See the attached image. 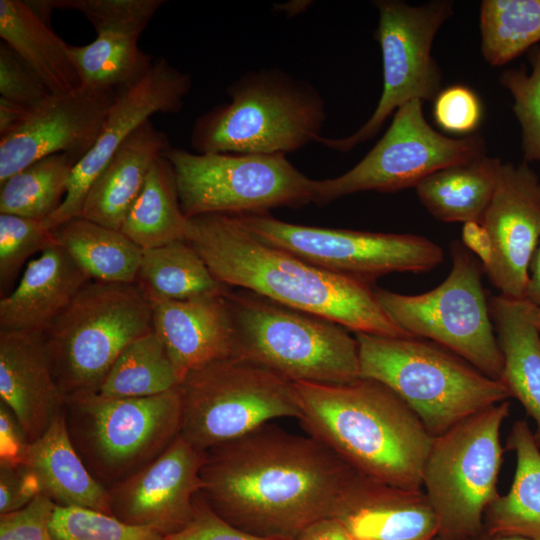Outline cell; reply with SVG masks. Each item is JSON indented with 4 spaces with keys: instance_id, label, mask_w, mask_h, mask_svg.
Segmentation results:
<instances>
[{
    "instance_id": "cell-30",
    "label": "cell",
    "mask_w": 540,
    "mask_h": 540,
    "mask_svg": "<svg viewBox=\"0 0 540 540\" xmlns=\"http://www.w3.org/2000/svg\"><path fill=\"white\" fill-rule=\"evenodd\" d=\"M192 223L182 212L174 169L161 156L128 211L121 232L143 250L188 241Z\"/></svg>"
},
{
    "instance_id": "cell-12",
    "label": "cell",
    "mask_w": 540,
    "mask_h": 540,
    "mask_svg": "<svg viewBox=\"0 0 540 540\" xmlns=\"http://www.w3.org/2000/svg\"><path fill=\"white\" fill-rule=\"evenodd\" d=\"M164 155L174 169L180 206L189 219L266 214L314 201V179L285 155L193 153L172 146Z\"/></svg>"
},
{
    "instance_id": "cell-14",
    "label": "cell",
    "mask_w": 540,
    "mask_h": 540,
    "mask_svg": "<svg viewBox=\"0 0 540 540\" xmlns=\"http://www.w3.org/2000/svg\"><path fill=\"white\" fill-rule=\"evenodd\" d=\"M233 216L260 241L367 283L392 272H427L443 260L442 248L420 235L298 225L268 213Z\"/></svg>"
},
{
    "instance_id": "cell-21",
    "label": "cell",
    "mask_w": 540,
    "mask_h": 540,
    "mask_svg": "<svg viewBox=\"0 0 540 540\" xmlns=\"http://www.w3.org/2000/svg\"><path fill=\"white\" fill-rule=\"evenodd\" d=\"M353 540H435L436 516L423 490L389 485L357 473L332 516Z\"/></svg>"
},
{
    "instance_id": "cell-36",
    "label": "cell",
    "mask_w": 540,
    "mask_h": 540,
    "mask_svg": "<svg viewBox=\"0 0 540 540\" xmlns=\"http://www.w3.org/2000/svg\"><path fill=\"white\" fill-rule=\"evenodd\" d=\"M481 51L501 66L540 41V0H484L480 6Z\"/></svg>"
},
{
    "instance_id": "cell-46",
    "label": "cell",
    "mask_w": 540,
    "mask_h": 540,
    "mask_svg": "<svg viewBox=\"0 0 540 540\" xmlns=\"http://www.w3.org/2000/svg\"><path fill=\"white\" fill-rule=\"evenodd\" d=\"M29 442L11 410L0 402V464L24 463Z\"/></svg>"
},
{
    "instance_id": "cell-49",
    "label": "cell",
    "mask_w": 540,
    "mask_h": 540,
    "mask_svg": "<svg viewBox=\"0 0 540 540\" xmlns=\"http://www.w3.org/2000/svg\"><path fill=\"white\" fill-rule=\"evenodd\" d=\"M29 109L0 98V137L16 129Z\"/></svg>"
},
{
    "instance_id": "cell-8",
    "label": "cell",
    "mask_w": 540,
    "mask_h": 540,
    "mask_svg": "<svg viewBox=\"0 0 540 540\" xmlns=\"http://www.w3.org/2000/svg\"><path fill=\"white\" fill-rule=\"evenodd\" d=\"M65 421L91 475L109 489L160 456L180 435V387L147 397L66 398Z\"/></svg>"
},
{
    "instance_id": "cell-18",
    "label": "cell",
    "mask_w": 540,
    "mask_h": 540,
    "mask_svg": "<svg viewBox=\"0 0 540 540\" xmlns=\"http://www.w3.org/2000/svg\"><path fill=\"white\" fill-rule=\"evenodd\" d=\"M203 451L181 434L156 459L108 489L112 516L165 537L190 521L201 492Z\"/></svg>"
},
{
    "instance_id": "cell-35",
    "label": "cell",
    "mask_w": 540,
    "mask_h": 540,
    "mask_svg": "<svg viewBox=\"0 0 540 540\" xmlns=\"http://www.w3.org/2000/svg\"><path fill=\"white\" fill-rule=\"evenodd\" d=\"M76 164L56 154L12 175L0 185V213L45 221L62 204Z\"/></svg>"
},
{
    "instance_id": "cell-23",
    "label": "cell",
    "mask_w": 540,
    "mask_h": 540,
    "mask_svg": "<svg viewBox=\"0 0 540 540\" xmlns=\"http://www.w3.org/2000/svg\"><path fill=\"white\" fill-rule=\"evenodd\" d=\"M90 280L63 247L43 251L0 300V330L45 333Z\"/></svg>"
},
{
    "instance_id": "cell-42",
    "label": "cell",
    "mask_w": 540,
    "mask_h": 540,
    "mask_svg": "<svg viewBox=\"0 0 540 540\" xmlns=\"http://www.w3.org/2000/svg\"><path fill=\"white\" fill-rule=\"evenodd\" d=\"M50 94L33 70L6 43L0 44V98L31 109Z\"/></svg>"
},
{
    "instance_id": "cell-32",
    "label": "cell",
    "mask_w": 540,
    "mask_h": 540,
    "mask_svg": "<svg viewBox=\"0 0 540 540\" xmlns=\"http://www.w3.org/2000/svg\"><path fill=\"white\" fill-rule=\"evenodd\" d=\"M136 283L149 300H185L228 291L187 241L143 250Z\"/></svg>"
},
{
    "instance_id": "cell-44",
    "label": "cell",
    "mask_w": 540,
    "mask_h": 540,
    "mask_svg": "<svg viewBox=\"0 0 540 540\" xmlns=\"http://www.w3.org/2000/svg\"><path fill=\"white\" fill-rule=\"evenodd\" d=\"M166 540H272L243 531L225 521L207 504L201 493L194 500L193 515L179 532Z\"/></svg>"
},
{
    "instance_id": "cell-25",
    "label": "cell",
    "mask_w": 540,
    "mask_h": 540,
    "mask_svg": "<svg viewBox=\"0 0 540 540\" xmlns=\"http://www.w3.org/2000/svg\"><path fill=\"white\" fill-rule=\"evenodd\" d=\"M23 465L36 477L40 493L57 506L112 515L108 489L91 475L74 448L64 410L40 438L29 443Z\"/></svg>"
},
{
    "instance_id": "cell-3",
    "label": "cell",
    "mask_w": 540,
    "mask_h": 540,
    "mask_svg": "<svg viewBox=\"0 0 540 540\" xmlns=\"http://www.w3.org/2000/svg\"><path fill=\"white\" fill-rule=\"evenodd\" d=\"M306 434L356 472L411 490H422L434 437L390 388L359 378L344 384L294 383Z\"/></svg>"
},
{
    "instance_id": "cell-10",
    "label": "cell",
    "mask_w": 540,
    "mask_h": 540,
    "mask_svg": "<svg viewBox=\"0 0 540 540\" xmlns=\"http://www.w3.org/2000/svg\"><path fill=\"white\" fill-rule=\"evenodd\" d=\"M452 267L431 291L405 295L376 289L386 314L412 337L430 340L490 378L501 380L503 355L482 284V264L460 243L451 244Z\"/></svg>"
},
{
    "instance_id": "cell-33",
    "label": "cell",
    "mask_w": 540,
    "mask_h": 540,
    "mask_svg": "<svg viewBox=\"0 0 540 540\" xmlns=\"http://www.w3.org/2000/svg\"><path fill=\"white\" fill-rule=\"evenodd\" d=\"M80 87L119 94L139 83L154 59L138 46V38L101 33L84 46L68 45Z\"/></svg>"
},
{
    "instance_id": "cell-9",
    "label": "cell",
    "mask_w": 540,
    "mask_h": 540,
    "mask_svg": "<svg viewBox=\"0 0 540 540\" xmlns=\"http://www.w3.org/2000/svg\"><path fill=\"white\" fill-rule=\"evenodd\" d=\"M510 403L503 401L434 437L422 490L436 516L438 540H466L484 532V514L499 496L503 448L500 430Z\"/></svg>"
},
{
    "instance_id": "cell-52",
    "label": "cell",
    "mask_w": 540,
    "mask_h": 540,
    "mask_svg": "<svg viewBox=\"0 0 540 540\" xmlns=\"http://www.w3.org/2000/svg\"><path fill=\"white\" fill-rule=\"evenodd\" d=\"M534 319H535L536 326L540 332V310L537 309L536 307H535V312H534Z\"/></svg>"
},
{
    "instance_id": "cell-19",
    "label": "cell",
    "mask_w": 540,
    "mask_h": 540,
    "mask_svg": "<svg viewBox=\"0 0 540 540\" xmlns=\"http://www.w3.org/2000/svg\"><path fill=\"white\" fill-rule=\"evenodd\" d=\"M481 224L491 244L484 272L500 295L524 299L530 263L540 242V178L528 163H503Z\"/></svg>"
},
{
    "instance_id": "cell-38",
    "label": "cell",
    "mask_w": 540,
    "mask_h": 540,
    "mask_svg": "<svg viewBox=\"0 0 540 540\" xmlns=\"http://www.w3.org/2000/svg\"><path fill=\"white\" fill-rule=\"evenodd\" d=\"M164 0H53L55 9L80 12L97 34L114 33L138 38Z\"/></svg>"
},
{
    "instance_id": "cell-43",
    "label": "cell",
    "mask_w": 540,
    "mask_h": 540,
    "mask_svg": "<svg viewBox=\"0 0 540 540\" xmlns=\"http://www.w3.org/2000/svg\"><path fill=\"white\" fill-rule=\"evenodd\" d=\"M56 504L38 494L26 506L0 514V540H52L50 523Z\"/></svg>"
},
{
    "instance_id": "cell-31",
    "label": "cell",
    "mask_w": 540,
    "mask_h": 540,
    "mask_svg": "<svg viewBox=\"0 0 540 540\" xmlns=\"http://www.w3.org/2000/svg\"><path fill=\"white\" fill-rule=\"evenodd\" d=\"M63 247L95 281L136 283L143 249L121 231L83 217L53 229Z\"/></svg>"
},
{
    "instance_id": "cell-40",
    "label": "cell",
    "mask_w": 540,
    "mask_h": 540,
    "mask_svg": "<svg viewBox=\"0 0 540 540\" xmlns=\"http://www.w3.org/2000/svg\"><path fill=\"white\" fill-rule=\"evenodd\" d=\"M531 73L510 69L500 82L514 99L513 111L522 129V150L526 163L540 162V47L530 53Z\"/></svg>"
},
{
    "instance_id": "cell-13",
    "label": "cell",
    "mask_w": 540,
    "mask_h": 540,
    "mask_svg": "<svg viewBox=\"0 0 540 540\" xmlns=\"http://www.w3.org/2000/svg\"><path fill=\"white\" fill-rule=\"evenodd\" d=\"M422 101L413 100L394 113L382 138L353 168L330 179L314 180V203L328 204L363 191L391 193L416 187L430 174L486 155L478 134L447 137L433 129Z\"/></svg>"
},
{
    "instance_id": "cell-50",
    "label": "cell",
    "mask_w": 540,
    "mask_h": 540,
    "mask_svg": "<svg viewBox=\"0 0 540 540\" xmlns=\"http://www.w3.org/2000/svg\"><path fill=\"white\" fill-rule=\"evenodd\" d=\"M524 299L540 310V242L530 263Z\"/></svg>"
},
{
    "instance_id": "cell-47",
    "label": "cell",
    "mask_w": 540,
    "mask_h": 540,
    "mask_svg": "<svg viewBox=\"0 0 540 540\" xmlns=\"http://www.w3.org/2000/svg\"><path fill=\"white\" fill-rule=\"evenodd\" d=\"M462 243L469 250L476 253L482 267H486L491 258V244L488 234L478 221L463 224Z\"/></svg>"
},
{
    "instance_id": "cell-48",
    "label": "cell",
    "mask_w": 540,
    "mask_h": 540,
    "mask_svg": "<svg viewBox=\"0 0 540 540\" xmlns=\"http://www.w3.org/2000/svg\"><path fill=\"white\" fill-rule=\"evenodd\" d=\"M295 540H353V538L336 519L327 517L310 524Z\"/></svg>"
},
{
    "instance_id": "cell-17",
    "label": "cell",
    "mask_w": 540,
    "mask_h": 540,
    "mask_svg": "<svg viewBox=\"0 0 540 540\" xmlns=\"http://www.w3.org/2000/svg\"><path fill=\"white\" fill-rule=\"evenodd\" d=\"M118 94L83 87L50 94L0 137V185L32 163L65 154L77 163L96 141Z\"/></svg>"
},
{
    "instance_id": "cell-39",
    "label": "cell",
    "mask_w": 540,
    "mask_h": 540,
    "mask_svg": "<svg viewBox=\"0 0 540 540\" xmlns=\"http://www.w3.org/2000/svg\"><path fill=\"white\" fill-rule=\"evenodd\" d=\"M59 246L54 230L44 221L0 213V286L3 292L28 257Z\"/></svg>"
},
{
    "instance_id": "cell-53",
    "label": "cell",
    "mask_w": 540,
    "mask_h": 540,
    "mask_svg": "<svg viewBox=\"0 0 540 540\" xmlns=\"http://www.w3.org/2000/svg\"><path fill=\"white\" fill-rule=\"evenodd\" d=\"M435 540H438L437 538Z\"/></svg>"
},
{
    "instance_id": "cell-6",
    "label": "cell",
    "mask_w": 540,
    "mask_h": 540,
    "mask_svg": "<svg viewBox=\"0 0 540 540\" xmlns=\"http://www.w3.org/2000/svg\"><path fill=\"white\" fill-rule=\"evenodd\" d=\"M235 355L290 382L344 384L360 378L358 343L345 327L250 291H228Z\"/></svg>"
},
{
    "instance_id": "cell-11",
    "label": "cell",
    "mask_w": 540,
    "mask_h": 540,
    "mask_svg": "<svg viewBox=\"0 0 540 540\" xmlns=\"http://www.w3.org/2000/svg\"><path fill=\"white\" fill-rule=\"evenodd\" d=\"M179 387L183 400L180 434L203 451L274 419L300 415L293 382L237 357L190 372Z\"/></svg>"
},
{
    "instance_id": "cell-24",
    "label": "cell",
    "mask_w": 540,
    "mask_h": 540,
    "mask_svg": "<svg viewBox=\"0 0 540 540\" xmlns=\"http://www.w3.org/2000/svg\"><path fill=\"white\" fill-rule=\"evenodd\" d=\"M165 132L150 120L144 122L120 146L91 185L80 216L121 231L148 173L170 147Z\"/></svg>"
},
{
    "instance_id": "cell-29",
    "label": "cell",
    "mask_w": 540,
    "mask_h": 540,
    "mask_svg": "<svg viewBox=\"0 0 540 540\" xmlns=\"http://www.w3.org/2000/svg\"><path fill=\"white\" fill-rule=\"evenodd\" d=\"M516 455L512 485L486 509L484 532L540 540V448L524 421H516L507 439Z\"/></svg>"
},
{
    "instance_id": "cell-1",
    "label": "cell",
    "mask_w": 540,
    "mask_h": 540,
    "mask_svg": "<svg viewBox=\"0 0 540 540\" xmlns=\"http://www.w3.org/2000/svg\"><path fill=\"white\" fill-rule=\"evenodd\" d=\"M356 472L317 439L266 423L206 451L201 495L233 526L295 540L331 517Z\"/></svg>"
},
{
    "instance_id": "cell-2",
    "label": "cell",
    "mask_w": 540,
    "mask_h": 540,
    "mask_svg": "<svg viewBox=\"0 0 540 540\" xmlns=\"http://www.w3.org/2000/svg\"><path fill=\"white\" fill-rule=\"evenodd\" d=\"M188 243L214 277L347 330L412 337L386 314L369 283L311 264L248 232L231 214L190 218Z\"/></svg>"
},
{
    "instance_id": "cell-51",
    "label": "cell",
    "mask_w": 540,
    "mask_h": 540,
    "mask_svg": "<svg viewBox=\"0 0 540 540\" xmlns=\"http://www.w3.org/2000/svg\"><path fill=\"white\" fill-rule=\"evenodd\" d=\"M466 540H529V539L522 536H518V535L488 534V533L483 532L476 537L466 539Z\"/></svg>"
},
{
    "instance_id": "cell-7",
    "label": "cell",
    "mask_w": 540,
    "mask_h": 540,
    "mask_svg": "<svg viewBox=\"0 0 540 540\" xmlns=\"http://www.w3.org/2000/svg\"><path fill=\"white\" fill-rule=\"evenodd\" d=\"M152 330L137 283L90 281L44 333L56 383L66 398L98 393L123 349Z\"/></svg>"
},
{
    "instance_id": "cell-16",
    "label": "cell",
    "mask_w": 540,
    "mask_h": 540,
    "mask_svg": "<svg viewBox=\"0 0 540 540\" xmlns=\"http://www.w3.org/2000/svg\"><path fill=\"white\" fill-rule=\"evenodd\" d=\"M191 87L189 74L159 57L139 83L119 93L93 146L74 166L62 204L45 225L53 230L80 217L91 185L120 146L153 114L179 112Z\"/></svg>"
},
{
    "instance_id": "cell-15",
    "label": "cell",
    "mask_w": 540,
    "mask_h": 540,
    "mask_svg": "<svg viewBox=\"0 0 540 540\" xmlns=\"http://www.w3.org/2000/svg\"><path fill=\"white\" fill-rule=\"evenodd\" d=\"M379 13L374 33L383 63V90L370 118L353 134L339 139L323 138L327 147L346 152L374 137L392 113L413 100H434L441 90L442 75L432 57L434 38L452 15L446 0L411 6L397 0L374 2Z\"/></svg>"
},
{
    "instance_id": "cell-5",
    "label": "cell",
    "mask_w": 540,
    "mask_h": 540,
    "mask_svg": "<svg viewBox=\"0 0 540 540\" xmlns=\"http://www.w3.org/2000/svg\"><path fill=\"white\" fill-rule=\"evenodd\" d=\"M355 338L360 378L390 388L433 437L511 397L501 380L433 342L365 333Z\"/></svg>"
},
{
    "instance_id": "cell-27",
    "label": "cell",
    "mask_w": 540,
    "mask_h": 540,
    "mask_svg": "<svg viewBox=\"0 0 540 540\" xmlns=\"http://www.w3.org/2000/svg\"><path fill=\"white\" fill-rule=\"evenodd\" d=\"M503 163L482 157L442 168L416 187L422 205L437 220L481 222L495 193Z\"/></svg>"
},
{
    "instance_id": "cell-41",
    "label": "cell",
    "mask_w": 540,
    "mask_h": 540,
    "mask_svg": "<svg viewBox=\"0 0 540 540\" xmlns=\"http://www.w3.org/2000/svg\"><path fill=\"white\" fill-rule=\"evenodd\" d=\"M433 118L445 132L472 135L483 118L482 102L470 87L454 84L440 90L434 98Z\"/></svg>"
},
{
    "instance_id": "cell-20",
    "label": "cell",
    "mask_w": 540,
    "mask_h": 540,
    "mask_svg": "<svg viewBox=\"0 0 540 540\" xmlns=\"http://www.w3.org/2000/svg\"><path fill=\"white\" fill-rule=\"evenodd\" d=\"M228 291L185 300H149L153 331L167 350L179 384L194 370L234 357Z\"/></svg>"
},
{
    "instance_id": "cell-34",
    "label": "cell",
    "mask_w": 540,
    "mask_h": 540,
    "mask_svg": "<svg viewBox=\"0 0 540 540\" xmlns=\"http://www.w3.org/2000/svg\"><path fill=\"white\" fill-rule=\"evenodd\" d=\"M178 386L167 350L152 330L123 349L98 393L114 398L147 397Z\"/></svg>"
},
{
    "instance_id": "cell-4",
    "label": "cell",
    "mask_w": 540,
    "mask_h": 540,
    "mask_svg": "<svg viewBox=\"0 0 540 540\" xmlns=\"http://www.w3.org/2000/svg\"><path fill=\"white\" fill-rule=\"evenodd\" d=\"M227 94L230 101L194 122L196 153L286 155L322 137L325 100L308 81L279 68L250 70Z\"/></svg>"
},
{
    "instance_id": "cell-22",
    "label": "cell",
    "mask_w": 540,
    "mask_h": 540,
    "mask_svg": "<svg viewBox=\"0 0 540 540\" xmlns=\"http://www.w3.org/2000/svg\"><path fill=\"white\" fill-rule=\"evenodd\" d=\"M0 398L29 443L64 410L66 396L53 376L44 333L0 330Z\"/></svg>"
},
{
    "instance_id": "cell-26",
    "label": "cell",
    "mask_w": 540,
    "mask_h": 540,
    "mask_svg": "<svg viewBox=\"0 0 540 540\" xmlns=\"http://www.w3.org/2000/svg\"><path fill=\"white\" fill-rule=\"evenodd\" d=\"M489 310L503 355L501 381L536 424L533 436L540 448V332L535 307L525 299L499 295Z\"/></svg>"
},
{
    "instance_id": "cell-45",
    "label": "cell",
    "mask_w": 540,
    "mask_h": 540,
    "mask_svg": "<svg viewBox=\"0 0 540 540\" xmlns=\"http://www.w3.org/2000/svg\"><path fill=\"white\" fill-rule=\"evenodd\" d=\"M38 494V481L25 465L0 464V514L26 506Z\"/></svg>"
},
{
    "instance_id": "cell-28",
    "label": "cell",
    "mask_w": 540,
    "mask_h": 540,
    "mask_svg": "<svg viewBox=\"0 0 540 540\" xmlns=\"http://www.w3.org/2000/svg\"><path fill=\"white\" fill-rule=\"evenodd\" d=\"M0 37L40 78L50 93L80 87L68 45L26 1L0 0Z\"/></svg>"
},
{
    "instance_id": "cell-37",
    "label": "cell",
    "mask_w": 540,
    "mask_h": 540,
    "mask_svg": "<svg viewBox=\"0 0 540 540\" xmlns=\"http://www.w3.org/2000/svg\"><path fill=\"white\" fill-rule=\"evenodd\" d=\"M50 532L52 540H166L151 528L131 525L106 513L57 505Z\"/></svg>"
}]
</instances>
